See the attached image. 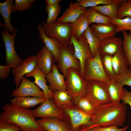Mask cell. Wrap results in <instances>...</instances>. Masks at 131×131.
<instances>
[{"instance_id": "obj_26", "label": "cell", "mask_w": 131, "mask_h": 131, "mask_svg": "<svg viewBox=\"0 0 131 131\" xmlns=\"http://www.w3.org/2000/svg\"><path fill=\"white\" fill-rule=\"evenodd\" d=\"M107 85L111 103H120L124 93V89L123 88V86L111 80H110V82Z\"/></svg>"}, {"instance_id": "obj_13", "label": "cell", "mask_w": 131, "mask_h": 131, "mask_svg": "<svg viewBox=\"0 0 131 131\" xmlns=\"http://www.w3.org/2000/svg\"><path fill=\"white\" fill-rule=\"evenodd\" d=\"M37 66L36 55H32L24 59L21 65L13 68L12 72L14 76V82L16 88L19 86L24 75L33 72Z\"/></svg>"}, {"instance_id": "obj_40", "label": "cell", "mask_w": 131, "mask_h": 131, "mask_svg": "<svg viewBox=\"0 0 131 131\" xmlns=\"http://www.w3.org/2000/svg\"><path fill=\"white\" fill-rule=\"evenodd\" d=\"M21 129L16 125L0 119V131H20Z\"/></svg>"}, {"instance_id": "obj_7", "label": "cell", "mask_w": 131, "mask_h": 131, "mask_svg": "<svg viewBox=\"0 0 131 131\" xmlns=\"http://www.w3.org/2000/svg\"><path fill=\"white\" fill-rule=\"evenodd\" d=\"M57 63V67L65 78L67 71L70 68H74L80 72V63L74 55L72 44L69 46L61 45Z\"/></svg>"}, {"instance_id": "obj_9", "label": "cell", "mask_w": 131, "mask_h": 131, "mask_svg": "<svg viewBox=\"0 0 131 131\" xmlns=\"http://www.w3.org/2000/svg\"><path fill=\"white\" fill-rule=\"evenodd\" d=\"M65 81L66 90L73 96H84L87 81L76 69L71 68L68 69Z\"/></svg>"}, {"instance_id": "obj_30", "label": "cell", "mask_w": 131, "mask_h": 131, "mask_svg": "<svg viewBox=\"0 0 131 131\" xmlns=\"http://www.w3.org/2000/svg\"><path fill=\"white\" fill-rule=\"evenodd\" d=\"M84 13L87 18L89 25L94 23L111 24L112 18L101 14L91 8L87 9Z\"/></svg>"}, {"instance_id": "obj_41", "label": "cell", "mask_w": 131, "mask_h": 131, "mask_svg": "<svg viewBox=\"0 0 131 131\" xmlns=\"http://www.w3.org/2000/svg\"><path fill=\"white\" fill-rule=\"evenodd\" d=\"M128 125L122 128H119L115 126H109L105 127L96 126L92 128V131H125L128 128Z\"/></svg>"}, {"instance_id": "obj_16", "label": "cell", "mask_w": 131, "mask_h": 131, "mask_svg": "<svg viewBox=\"0 0 131 131\" xmlns=\"http://www.w3.org/2000/svg\"><path fill=\"white\" fill-rule=\"evenodd\" d=\"M87 9L80 6L77 2L70 1L68 8L57 21L62 23H73L86 12Z\"/></svg>"}, {"instance_id": "obj_2", "label": "cell", "mask_w": 131, "mask_h": 131, "mask_svg": "<svg viewBox=\"0 0 131 131\" xmlns=\"http://www.w3.org/2000/svg\"><path fill=\"white\" fill-rule=\"evenodd\" d=\"M0 119L13 123L21 131H45L37 123L32 110L7 103L2 107Z\"/></svg>"}, {"instance_id": "obj_12", "label": "cell", "mask_w": 131, "mask_h": 131, "mask_svg": "<svg viewBox=\"0 0 131 131\" xmlns=\"http://www.w3.org/2000/svg\"><path fill=\"white\" fill-rule=\"evenodd\" d=\"M32 113L35 117L56 118L61 120V112L51 99L45 100L37 107L32 110Z\"/></svg>"}, {"instance_id": "obj_42", "label": "cell", "mask_w": 131, "mask_h": 131, "mask_svg": "<svg viewBox=\"0 0 131 131\" xmlns=\"http://www.w3.org/2000/svg\"><path fill=\"white\" fill-rule=\"evenodd\" d=\"M11 68L8 65L0 66V79H1L4 80L8 77Z\"/></svg>"}, {"instance_id": "obj_1", "label": "cell", "mask_w": 131, "mask_h": 131, "mask_svg": "<svg viewBox=\"0 0 131 131\" xmlns=\"http://www.w3.org/2000/svg\"><path fill=\"white\" fill-rule=\"evenodd\" d=\"M92 117L97 126L103 127L123 126L126 117L127 107L123 103H109L95 107Z\"/></svg>"}, {"instance_id": "obj_10", "label": "cell", "mask_w": 131, "mask_h": 131, "mask_svg": "<svg viewBox=\"0 0 131 131\" xmlns=\"http://www.w3.org/2000/svg\"><path fill=\"white\" fill-rule=\"evenodd\" d=\"M1 34L5 47L6 65L13 68L21 65L23 60L17 55L15 51L14 42L16 33L12 34L5 29L1 31Z\"/></svg>"}, {"instance_id": "obj_36", "label": "cell", "mask_w": 131, "mask_h": 131, "mask_svg": "<svg viewBox=\"0 0 131 131\" xmlns=\"http://www.w3.org/2000/svg\"><path fill=\"white\" fill-rule=\"evenodd\" d=\"M127 17L131 18V0H123L118 9L117 18Z\"/></svg>"}, {"instance_id": "obj_28", "label": "cell", "mask_w": 131, "mask_h": 131, "mask_svg": "<svg viewBox=\"0 0 131 131\" xmlns=\"http://www.w3.org/2000/svg\"><path fill=\"white\" fill-rule=\"evenodd\" d=\"M123 0H117L110 4L98 5L91 8L101 14L112 19L117 18L118 8Z\"/></svg>"}, {"instance_id": "obj_21", "label": "cell", "mask_w": 131, "mask_h": 131, "mask_svg": "<svg viewBox=\"0 0 131 131\" xmlns=\"http://www.w3.org/2000/svg\"><path fill=\"white\" fill-rule=\"evenodd\" d=\"M14 1L13 0H7L4 3H0V13L4 21L3 26L5 29L12 34L16 33L11 24L10 20L11 14L13 12Z\"/></svg>"}, {"instance_id": "obj_19", "label": "cell", "mask_w": 131, "mask_h": 131, "mask_svg": "<svg viewBox=\"0 0 131 131\" xmlns=\"http://www.w3.org/2000/svg\"><path fill=\"white\" fill-rule=\"evenodd\" d=\"M90 26L93 34L100 41L115 36L116 33L115 26L112 24L93 23Z\"/></svg>"}, {"instance_id": "obj_6", "label": "cell", "mask_w": 131, "mask_h": 131, "mask_svg": "<svg viewBox=\"0 0 131 131\" xmlns=\"http://www.w3.org/2000/svg\"><path fill=\"white\" fill-rule=\"evenodd\" d=\"M84 79L86 81L97 80L108 84L110 79L106 73L101 63L99 51L93 58L86 61Z\"/></svg>"}, {"instance_id": "obj_3", "label": "cell", "mask_w": 131, "mask_h": 131, "mask_svg": "<svg viewBox=\"0 0 131 131\" xmlns=\"http://www.w3.org/2000/svg\"><path fill=\"white\" fill-rule=\"evenodd\" d=\"M62 120L68 125L71 131H83L97 125L90 116L73 104L60 108Z\"/></svg>"}, {"instance_id": "obj_29", "label": "cell", "mask_w": 131, "mask_h": 131, "mask_svg": "<svg viewBox=\"0 0 131 131\" xmlns=\"http://www.w3.org/2000/svg\"><path fill=\"white\" fill-rule=\"evenodd\" d=\"M89 26L87 18L84 13L72 23L71 35L78 39Z\"/></svg>"}, {"instance_id": "obj_5", "label": "cell", "mask_w": 131, "mask_h": 131, "mask_svg": "<svg viewBox=\"0 0 131 131\" xmlns=\"http://www.w3.org/2000/svg\"><path fill=\"white\" fill-rule=\"evenodd\" d=\"M41 24L48 37L55 38L61 45H71L72 23H62L56 21L50 24L42 22Z\"/></svg>"}, {"instance_id": "obj_14", "label": "cell", "mask_w": 131, "mask_h": 131, "mask_svg": "<svg viewBox=\"0 0 131 131\" xmlns=\"http://www.w3.org/2000/svg\"><path fill=\"white\" fill-rule=\"evenodd\" d=\"M122 39L115 36L109 37L100 41L99 51L100 54L113 55L123 50Z\"/></svg>"}, {"instance_id": "obj_15", "label": "cell", "mask_w": 131, "mask_h": 131, "mask_svg": "<svg viewBox=\"0 0 131 131\" xmlns=\"http://www.w3.org/2000/svg\"><path fill=\"white\" fill-rule=\"evenodd\" d=\"M37 66L46 74L51 70L55 59L52 53L44 45L36 55Z\"/></svg>"}, {"instance_id": "obj_38", "label": "cell", "mask_w": 131, "mask_h": 131, "mask_svg": "<svg viewBox=\"0 0 131 131\" xmlns=\"http://www.w3.org/2000/svg\"><path fill=\"white\" fill-rule=\"evenodd\" d=\"M117 0H77V2L81 6L86 8H91L99 5H107Z\"/></svg>"}, {"instance_id": "obj_23", "label": "cell", "mask_w": 131, "mask_h": 131, "mask_svg": "<svg viewBox=\"0 0 131 131\" xmlns=\"http://www.w3.org/2000/svg\"><path fill=\"white\" fill-rule=\"evenodd\" d=\"M113 67L115 75L121 74L127 71L129 67L128 62L123 50L113 55Z\"/></svg>"}, {"instance_id": "obj_34", "label": "cell", "mask_w": 131, "mask_h": 131, "mask_svg": "<svg viewBox=\"0 0 131 131\" xmlns=\"http://www.w3.org/2000/svg\"><path fill=\"white\" fill-rule=\"evenodd\" d=\"M112 55L107 54H100L103 68L106 73L110 79L115 75L112 66Z\"/></svg>"}, {"instance_id": "obj_43", "label": "cell", "mask_w": 131, "mask_h": 131, "mask_svg": "<svg viewBox=\"0 0 131 131\" xmlns=\"http://www.w3.org/2000/svg\"><path fill=\"white\" fill-rule=\"evenodd\" d=\"M124 93L121 101L122 103L125 105L129 104L131 109V92L125 89H124Z\"/></svg>"}, {"instance_id": "obj_37", "label": "cell", "mask_w": 131, "mask_h": 131, "mask_svg": "<svg viewBox=\"0 0 131 131\" xmlns=\"http://www.w3.org/2000/svg\"><path fill=\"white\" fill-rule=\"evenodd\" d=\"M123 86L127 85L131 87V68H129L125 72L118 75H114L110 78Z\"/></svg>"}, {"instance_id": "obj_46", "label": "cell", "mask_w": 131, "mask_h": 131, "mask_svg": "<svg viewBox=\"0 0 131 131\" xmlns=\"http://www.w3.org/2000/svg\"></svg>"}, {"instance_id": "obj_24", "label": "cell", "mask_w": 131, "mask_h": 131, "mask_svg": "<svg viewBox=\"0 0 131 131\" xmlns=\"http://www.w3.org/2000/svg\"><path fill=\"white\" fill-rule=\"evenodd\" d=\"M45 100L44 98L37 96L16 97L11 100V103L26 109L41 104Z\"/></svg>"}, {"instance_id": "obj_8", "label": "cell", "mask_w": 131, "mask_h": 131, "mask_svg": "<svg viewBox=\"0 0 131 131\" xmlns=\"http://www.w3.org/2000/svg\"><path fill=\"white\" fill-rule=\"evenodd\" d=\"M70 43V45H72L74 50V55L79 61L81 68L80 73L84 79L85 62L87 59L93 58L89 46L83 34L78 39L71 35Z\"/></svg>"}, {"instance_id": "obj_33", "label": "cell", "mask_w": 131, "mask_h": 131, "mask_svg": "<svg viewBox=\"0 0 131 131\" xmlns=\"http://www.w3.org/2000/svg\"><path fill=\"white\" fill-rule=\"evenodd\" d=\"M122 32L124 38L123 43V51L127 59L129 67L131 68V33H128L126 31Z\"/></svg>"}, {"instance_id": "obj_32", "label": "cell", "mask_w": 131, "mask_h": 131, "mask_svg": "<svg viewBox=\"0 0 131 131\" xmlns=\"http://www.w3.org/2000/svg\"><path fill=\"white\" fill-rule=\"evenodd\" d=\"M111 24L115 25L116 33L128 30L131 33V18L130 17H127L122 19L117 18L112 19Z\"/></svg>"}, {"instance_id": "obj_31", "label": "cell", "mask_w": 131, "mask_h": 131, "mask_svg": "<svg viewBox=\"0 0 131 131\" xmlns=\"http://www.w3.org/2000/svg\"><path fill=\"white\" fill-rule=\"evenodd\" d=\"M83 34L89 46L91 54L94 57L99 51L100 41L93 34L89 26Z\"/></svg>"}, {"instance_id": "obj_44", "label": "cell", "mask_w": 131, "mask_h": 131, "mask_svg": "<svg viewBox=\"0 0 131 131\" xmlns=\"http://www.w3.org/2000/svg\"><path fill=\"white\" fill-rule=\"evenodd\" d=\"M61 0H46L45 1L46 6H52L59 4Z\"/></svg>"}, {"instance_id": "obj_20", "label": "cell", "mask_w": 131, "mask_h": 131, "mask_svg": "<svg viewBox=\"0 0 131 131\" xmlns=\"http://www.w3.org/2000/svg\"><path fill=\"white\" fill-rule=\"evenodd\" d=\"M25 75L26 77H32L34 78V82L42 90L45 100H48L52 98V91L49 90V86L47 84L46 74L40 69L36 67L33 72Z\"/></svg>"}, {"instance_id": "obj_11", "label": "cell", "mask_w": 131, "mask_h": 131, "mask_svg": "<svg viewBox=\"0 0 131 131\" xmlns=\"http://www.w3.org/2000/svg\"><path fill=\"white\" fill-rule=\"evenodd\" d=\"M11 95L15 97L28 96L44 97L43 92L40 90L38 86L34 82L24 76L22 78L19 87L12 91Z\"/></svg>"}, {"instance_id": "obj_27", "label": "cell", "mask_w": 131, "mask_h": 131, "mask_svg": "<svg viewBox=\"0 0 131 131\" xmlns=\"http://www.w3.org/2000/svg\"><path fill=\"white\" fill-rule=\"evenodd\" d=\"M73 104L92 118L94 116L95 107L84 96L78 95L73 96Z\"/></svg>"}, {"instance_id": "obj_4", "label": "cell", "mask_w": 131, "mask_h": 131, "mask_svg": "<svg viewBox=\"0 0 131 131\" xmlns=\"http://www.w3.org/2000/svg\"><path fill=\"white\" fill-rule=\"evenodd\" d=\"M84 96L94 107L111 103L107 84L102 82L87 81Z\"/></svg>"}, {"instance_id": "obj_35", "label": "cell", "mask_w": 131, "mask_h": 131, "mask_svg": "<svg viewBox=\"0 0 131 131\" xmlns=\"http://www.w3.org/2000/svg\"><path fill=\"white\" fill-rule=\"evenodd\" d=\"M59 4L52 6H46V11L48 13L46 23L50 24L57 21L61 9Z\"/></svg>"}, {"instance_id": "obj_39", "label": "cell", "mask_w": 131, "mask_h": 131, "mask_svg": "<svg viewBox=\"0 0 131 131\" xmlns=\"http://www.w3.org/2000/svg\"><path fill=\"white\" fill-rule=\"evenodd\" d=\"M35 1V0H15L13 7V12L18 11L21 13L24 10L31 8L33 6L32 3Z\"/></svg>"}, {"instance_id": "obj_25", "label": "cell", "mask_w": 131, "mask_h": 131, "mask_svg": "<svg viewBox=\"0 0 131 131\" xmlns=\"http://www.w3.org/2000/svg\"><path fill=\"white\" fill-rule=\"evenodd\" d=\"M73 96L66 90L52 91L51 98L57 106L59 108L73 104Z\"/></svg>"}, {"instance_id": "obj_18", "label": "cell", "mask_w": 131, "mask_h": 131, "mask_svg": "<svg viewBox=\"0 0 131 131\" xmlns=\"http://www.w3.org/2000/svg\"><path fill=\"white\" fill-rule=\"evenodd\" d=\"M36 121L45 131H71L68 124L61 120L41 118Z\"/></svg>"}, {"instance_id": "obj_22", "label": "cell", "mask_w": 131, "mask_h": 131, "mask_svg": "<svg viewBox=\"0 0 131 131\" xmlns=\"http://www.w3.org/2000/svg\"><path fill=\"white\" fill-rule=\"evenodd\" d=\"M38 36L44 45L52 53L55 59V62H57L59 56V49L61 44L55 39L48 37L45 34L41 25L37 26Z\"/></svg>"}, {"instance_id": "obj_17", "label": "cell", "mask_w": 131, "mask_h": 131, "mask_svg": "<svg viewBox=\"0 0 131 131\" xmlns=\"http://www.w3.org/2000/svg\"><path fill=\"white\" fill-rule=\"evenodd\" d=\"M64 75L60 74L56 65L54 64L51 71L46 74V79L49 84V88L52 91L55 90H66Z\"/></svg>"}, {"instance_id": "obj_45", "label": "cell", "mask_w": 131, "mask_h": 131, "mask_svg": "<svg viewBox=\"0 0 131 131\" xmlns=\"http://www.w3.org/2000/svg\"><path fill=\"white\" fill-rule=\"evenodd\" d=\"M92 128H90L86 129L83 131H92Z\"/></svg>"}]
</instances>
